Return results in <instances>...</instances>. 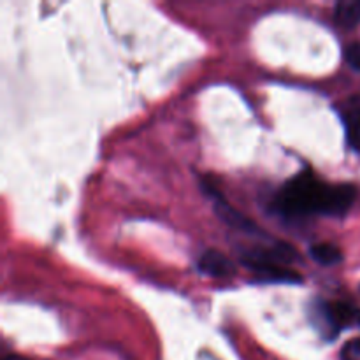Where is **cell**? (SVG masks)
<instances>
[{"label": "cell", "instance_id": "1", "mask_svg": "<svg viewBox=\"0 0 360 360\" xmlns=\"http://www.w3.org/2000/svg\"><path fill=\"white\" fill-rule=\"evenodd\" d=\"M357 197L354 185H327L311 171L292 178L278 195V207L292 218L306 214H343L350 210Z\"/></svg>", "mask_w": 360, "mask_h": 360}, {"label": "cell", "instance_id": "2", "mask_svg": "<svg viewBox=\"0 0 360 360\" xmlns=\"http://www.w3.org/2000/svg\"><path fill=\"white\" fill-rule=\"evenodd\" d=\"M241 260L250 271L257 273L264 280L287 281V283L301 280V274L297 271L290 269L288 266H283V264L271 259L266 250H253V252L243 255Z\"/></svg>", "mask_w": 360, "mask_h": 360}, {"label": "cell", "instance_id": "3", "mask_svg": "<svg viewBox=\"0 0 360 360\" xmlns=\"http://www.w3.org/2000/svg\"><path fill=\"white\" fill-rule=\"evenodd\" d=\"M199 269L211 278H231L236 274V264L218 250H207L200 255Z\"/></svg>", "mask_w": 360, "mask_h": 360}, {"label": "cell", "instance_id": "4", "mask_svg": "<svg viewBox=\"0 0 360 360\" xmlns=\"http://www.w3.org/2000/svg\"><path fill=\"white\" fill-rule=\"evenodd\" d=\"M214 211H217L218 218H220L225 225L236 229V231L248 232V234H253V232L259 231V229L255 227V224H253L246 214L239 213V211L236 210V207H232L221 195L214 197Z\"/></svg>", "mask_w": 360, "mask_h": 360}, {"label": "cell", "instance_id": "5", "mask_svg": "<svg viewBox=\"0 0 360 360\" xmlns=\"http://www.w3.org/2000/svg\"><path fill=\"white\" fill-rule=\"evenodd\" d=\"M343 120L348 144L355 151H360V97H355L350 102V108L343 112Z\"/></svg>", "mask_w": 360, "mask_h": 360}, {"label": "cell", "instance_id": "6", "mask_svg": "<svg viewBox=\"0 0 360 360\" xmlns=\"http://www.w3.org/2000/svg\"><path fill=\"white\" fill-rule=\"evenodd\" d=\"M334 20L343 28H354L360 21V0H343L334 9Z\"/></svg>", "mask_w": 360, "mask_h": 360}, {"label": "cell", "instance_id": "7", "mask_svg": "<svg viewBox=\"0 0 360 360\" xmlns=\"http://www.w3.org/2000/svg\"><path fill=\"white\" fill-rule=\"evenodd\" d=\"M309 255L320 266H334L341 262V250L333 243H316L309 248Z\"/></svg>", "mask_w": 360, "mask_h": 360}, {"label": "cell", "instance_id": "8", "mask_svg": "<svg viewBox=\"0 0 360 360\" xmlns=\"http://www.w3.org/2000/svg\"><path fill=\"white\" fill-rule=\"evenodd\" d=\"M345 60L355 70H360V42H352V44H348L345 48Z\"/></svg>", "mask_w": 360, "mask_h": 360}, {"label": "cell", "instance_id": "9", "mask_svg": "<svg viewBox=\"0 0 360 360\" xmlns=\"http://www.w3.org/2000/svg\"><path fill=\"white\" fill-rule=\"evenodd\" d=\"M341 360H360V338L348 341L341 352Z\"/></svg>", "mask_w": 360, "mask_h": 360}, {"label": "cell", "instance_id": "10", "mask_svg": "<svg viewBox=\"0 0 360 360\" xmlns=\"http://www.w3.org/2000/svg\"><path fill=\"white\" fill-rule=\"evenodd\" d=\"M6 360H28V359H23V357H18V355H11V357H7Z\"/></svg>", "mask_w": 360, "mask_h": 360}]
</instances>
